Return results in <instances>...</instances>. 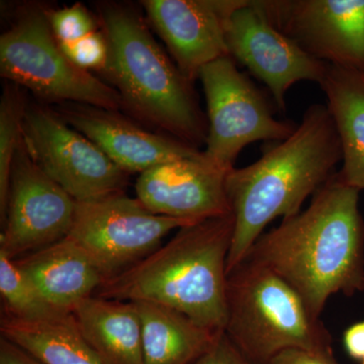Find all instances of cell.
<instances>
[{
	"label": "cell",
	"instance_id": "obj_1",
	"mask_svg": "<svg viewBox=\"0 0 364 364\" xmlns=\"http://www.w3.org/2000/svg\"><path fill=\"white\" fill-rule=\"evenodd\" d=\"M360 191L338 173L314 195L305 210L261 235L244 261L286 280L321 318L332 296L364 291V221Z\"/></svg>",
	"mask_w": 364,
	"mask_h": 364
},
{
	"label": "cell",
	"instance_id": "obj_2",
	"mask_svg": "<svg viewBox=\"0 0 364 364\" xmlns=\"http://www.w3.org/2000/svg\"><path fill=\"white\" fill-rule=\"evenodd\" d=\"M340 162L342 148L334 121L326 105L315 104L289 138L253 164L228 172L226 193L234 217L228 275L243 262L270 222L301 212Z\"/></svg>",
	"mask_w": 364,
	"mask_h": 364
},
{
	"label": "cell",
	"instance_id": "obj_3",
	"mask_svg": "<svg viewBox=\"0 0 364 364\" xmlns=\"http://www.w3.org/2000/svg\"><path fill=\"white\" fill-rule=\"evenodd\" d=\"M233 235L232 214L182 227L164 246L105 280L95 296L166 306L205 329L225 332Z\"/></svg>",
	"mask_w": 364,
	"mask_h": 364
},
{
	"label": "cell",
	"instance_id": "obj_4",
	"mask_svg": "<svg viewBox=\"0 0 364 364\" xmlns=\"http://www.w3.org/2000/svg\"><path fill=\"white\" fill-rule=\"evenodd\" d=\"M109 44V76L126 107L141 121L198 148L207 141L208 124L196 100L193 82L184 77L131 7L100 9Z\"/></svg>",
	"mask_w": 364,
	"mask_h": 364
},
{
	"label": "cell",
	"instance_id": "obj_5",
	"mask_svg": "<svg viewBox=\"0 0 364 364\" xmlns=\"http://www.w3.org/2000/svg\"><path fill=\"white\" fill-rule=\"evenodd\" d=\"M225 333L254 364L287 350H332V336L277 273L243 261L228 275Z\"/></svg>",
	"mask_w": 364,
	"mask_h": 364
},
{
	"label": "cell",
	"instance_id": "obj_6",
	"mask_svg": "<svg viewBox=\"0 0 364 364\" xmlns=\"http://www.w3.org/2000/svg\"><path fill=\"white\" fill-rule=\"evenodd\" d=\"M0 73L36 95L117 112L123 100L116 88L74 64L60 48L47 14L28 11L0 37Z\"/></svg>",
	"mask_w": 364,
	"mask_h": 364
},
{
	"label": "cell",
	"instance_id": "obj_7",
	"mask_svg": "<svg viewBox=\"0 0 364 364\" xmlns=\"http://www.w3.org/2000/svg\"><path fill=\"white\" fill-rule=\"evenodd\" d=\"M198 79L208 105L205 159L229 172L242 150L257 141L286 140L296 130L273 116L272 107L231 56L203 67Z\"/></svg>",
	"mask_w": 364,
	"mask_h": 364
},
{
	"label": "cell",
	"instance_id": "obj_8",
	"mask_svg": "<svg viewBox=\"0 0 364 364\" xmlns=\"http://www.w3.org/2000/svg\"><path fill=\"white\" fill-rule=\"evenodd\" d=\"M195 223L153 214L138 198L119 193L77 202L66 238L90 258L105 282L147 257L170 232Z\"/></svg>",
	"mask_w": 364,
	"mask_h": 364
},
{
	"label": "cell",
	"instance_id": "obj_9",
	"mask_svg": "<svg viewBox=\"0 0 364 364\" xmlns=\"http://www.w3.org/2000/svg\"><path fill=\"white\" fill-rule=\"evenodd\" d=\"M23 140L38 166L76 202L124 193L128 173L54 109L28 105Z\"/></svg>",
	"mask_w": 364,
	"mask_h": 364
},
{
	"label": "cell",
	"instance_id": "obj_10",
	"mask_svg": "<svg viewBox=\"0 0 364 364\" xmlns=\"http://www.w3.org/2000/svg\"><path fill=\"white\" fill-rule=\"evenodd\" d=\"M77 202L33 161L23 138L9 179L0 252L16 260L63 240Z\"/></svg>",
	"mask_w": 364,
	"mask_h": 364
},
{
	"label": "cell",
	"instance_id": "obj_11",
	"mask_svg": "<svg viewBox=\"0 0 364 364\" xmlns=\"http://www.w3.org/2000/svg\"><path fill=\"white\" fill-rule=\"evenodd\" d=\"M277 30L314 58L364 71V0H257Z\"/></svg>",
	"mask_w": 364,
	"mask_h": 364
},
{
	"label": "cell",
	"instance_id": "obj_12",
	"mask_svg": "<svg viewBox=\"0 0 364 364\" xmlns=\"http://www.w3.org/2000/svg\"><path fill=\"white\" fill-rule=\"evenodd\" d=\"M229 55L264 83L279 111L287 90L299 81L321 85L328 64L314 58L270 23L257 0H245L228 21Z\"/></svg>",
	"mask_w": 364,
	"mask_h": 364
},
{
	"label": "cell",
	"instance_id": "obj_13",
	"mask_svg": "<svg viewBox=\"0 0 364 364\" xmlns=\"http://www.w3.org/2000/svg\"><path fill=\"white\" fill-rule=\"evenodd\" d=\"M245 0H145L148 20L191 82L203 67L230 56L228 21Z\"/></svg>",
	"mask_w": 364,
	"mask_h": 364
},
{
	"label": "cell",
	"instance_id": "obj_14",
	"mask_svg": "<svg viewBox=\"0 0 364 364\" xmlns=\"http://www.w3.org/2000/svg\"><path fill=\"white\" fill-rule=\"evenodd\" d=\"M228 172L205 159H179L146 170L136 182V198L153 214L200 222L232 214Z\"/></svg>",
	"mask_w": 364,
	"mask_h": 364
},
{
	"label": "cell",
	"instance_id": "obj_15",
	"mask_svg": "<svg viewBox=\"0 0 364 364\" xmlns=\"http://www.w3.org/2000/svg\"><path fill=\"white\" fill-rule=\"evenodd\" d=\"M54 111L127 173L141 174L162 163L203 157L198 148L145 130L117 112L71 102L59 105Z\"/></svg>",
	"mask_w": 364,
	"mask_h": 364
},
{
	"label": "cell",
	"instance_id": "obj_16",
	"mask_svg": "<svg viewBox=\"0 0 364 364\" xmlns=\"http://www.w3.org/2000/svg\"><path fill=\"white\" fill-rule=\"evenodd\" d=\"M16 261L58 313L71 314L104 282L90 258L67 238Z\"/></svg>",
	"mask_w": 364,
	"mask_h": 364
},
{
	"label": "cell",
	"instance_id": "obj_17",
	"mask_svg": "<svg viewBox=\"0 0 364 364\" xmlns=\"http://www.w3.org/2000/svg\"><path fill=\"white\" fill-rule=\"evenodd\" d=\"M78 331L104 364H144L138 306L92 296L72 311Z\"/></svg>",
	"mask_w": 364,
	"mask_h": 364
},
{
	"label": "cell",
	"instance_id": "obj_18",
	"mask_svg": "<svg viewBox=\"0 0 364 364\" xmlns=\"http://www.w3.org/2000/svg\"><path fill=\"white\" fill-rule=\"evenodd\" d=\"M320 86L341 143L337 173L347 186L364 191V71L328 64Z\"/></svg>",
	"mask_w": 364,
	"mask_h": 364
},
{
	"label": "cell",
	"instance_id": "obj_19",
	"mask_svg": "<svg viewBox=\"0 0 364 364\" xmlns=\"http://www.w3.org/2000/svg\"><path fill=\"white\" fill-rule=\"evenodd\" d=\"M136 304L142 320L144 364H193L222 333L166 306Z\"/></svg>",
	"mask_w": 364,
	"mask_h": 364
},
{
	"label": "cell",
	"instance_id": "obj_20",
	"mask_svg": "<svg viewBox=\"0 0 364 364\" xmlns=\"http://www.w3.org/2000/svg\"><path fill=\"white\" fill-rule=\"evenodd\" d=\"M0 332L44 364H104L81 336L72 314L39 320L2 314Z\"/></svg>",
	"mask_w": 364,
	"mask_h": 364
},
{
	"label": "cell",
	"instance_id": "obj_21",
	"mask_svg": "<svg viewBox=\"0 0 364 364\" xmlns=\"http://www.w3.org/2000/svg\"><path fill=\"white\" fill-rule=\"evenodd\" d=\"M0 294L4 315L21 320H39L56 312L16 260L0 252Z\"/></svg>",
	"mask_w": 364,
	"mask_h": 364
},
{
	"label": "cell",
	"instance_id": "obj_22",
	"mask_svg": "<svg viewBox=\"0 0 364 364\" xmlns=\"http://www.w3.org/2000/svg\"><path fill=\"white\" fill-rule=\"evenodd\" d=\"M28 109L21 86L9 83L0 100V217L6 215L9 179L16 151L23 138V124Z\"/></svg>",
	"mask_w": 364,
	"mask_h": 364
},
{
	"label": "cell",
	"instance_id": "obj_23",
	"mask_svg": "<svg viewBox=\"0 0 364 364\" xmlns=\"http://www.w3.org/2000/svg\"><path fill=\"white\" fill-rule=\"evenodd\" d=\"M46 14L59 44L76 42L98 31L92 14L79 4Z\"/></svg>",
	"mask_w": 364,
	"mask_h": 364
},
{
	"label": "cell",
	"instance_id": "obj_24",
	"mask_svg": "<svg viewBox=\"0 0 364 364\" xmlns=\"http://www.w3.org/2000/svg\"><path fill=\"white\" fill-rule=\"evenodd\" d=\"M59 46L74 64L85 70L105 72L107 68L109 55V44L102 31H97L76 42Z\"/></svg>",
	"mask_w": 364,
	"mask_h": 364
},
{
	"label": "cell",
	"instance_id": "obj_25",
	"mask_svg": "<svg viewBox=\"0 0 364 364\" xmlns=\"http://www.w3.org/2000/svg\"><path fill=\"white\" fill-rule=\"evenodd\" d=\"M193 364H254L222 332L214 343Z\"/></svg>",
	"mask_w": 364,
	"mask_h": 364
},
{
	"label": "cell",
	"instance_id": "obj_26",
	"mask_svg": "<svg viewBox=\"0 0 364 364\" xmlns=\"http://www.w3.org/2000/svg\"><path fill=\"white\" fill-rule=\"evenodd\" d=\"M267 364H341L335 359L333 351L314 352L287 350L273 358Z\"/></svg>",
	"mask_w": 364,
	"mask_h": 364
},
{
	"label": "cell",
	"instance_id": "obj_27",
	"mask_svg": "<svg viewBox=\"0 0 364 364\" xmlns=\"http://www.w3.org/2000/svg\"><path fill=\"white\" fill-rule=\"evenodd\" d=\"M346 353L355 360H364V318L349 326L343 333Z\"/></svg>",
	"mask_w": 364,
	"mask_h": 364
},
{
	"label": "cell",
	"instance_id": "obj_28",
	"mask_svg": "<svg viewBox=\"0 0 364 364\" xmlns=\"http://www.w3.org/2000/svg\"><path fill=\"white\" fill-rule=\"evenodd\" d=\"M0 364H44L30 352L9 341L4 337L0 338Z\"/></svg>",
	"mask_w": 364,
	"mask_h": 364
},
{
	"label": "cell",
	"instance_id": "obj_29",
	"mask_svg": "<svg viewBox=\"0 0 364 364\" xmlns=\"http://www.w3.org/2000/svg\"><path fill=\"white\" fill-rule=\"evenodd\" d=\"M363 364H364V360L363 361Z\"/></svg>",
	"mask_w": 364,
	"mask_h": 364
}]
</instances>
